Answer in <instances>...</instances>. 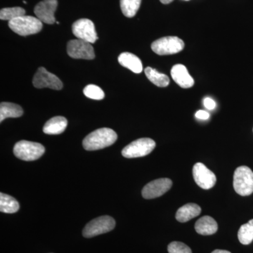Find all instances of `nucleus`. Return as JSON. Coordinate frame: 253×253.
Returning a JSON list of instances; mask_svg holds the SVG:
<instances>
[{
    "label": "nucleus",
    "instance_id": "f257e3e1",
    "mask_svg": "<svg viewBox=\"0 0 253 253\" xmlns=\"http://www.w3.org/2000/svg\"><path fill=\"white\" fill-rule=\"evenodd\" d=\"M118 135L116 131L110 128H100L84 138L83 145L86 151H96L104 149L116 142Z\"/></svg>",
    "mask_w": 253,
    "mask_h": 253
},
{
    "label": "nucleus",
    "instance_id": "f03ea898",
    "mask_svg": "<svg viewBox=\"0 0 253 253\" xmlns=\"http://www.w3.org/2000/svg\"><path fill=\"white\" fill-rule=\"evenodd\" d=\"M9 27L19 36H28L41 32L43 26L38 18L25 15L9 21Z\"/></svg>",
    "mask_w": 253,
    "mask_h": 253
},
{
    "label": "nucleus",
    "instance_id": "7ed1b4c3",
    "mask_svg": "<svg viewBox=\"0 0 253 253\" xmlns=\"http://www.w3.org/2000/svg\"><path fill=\"white\" fill-rule=\"evenodd\" d=\"M45 152L44 146L40 143L22 140L15 144L14 154L19 159L26 161H36Z\"/></svg>",
    "mask_w": 253,
    "mask_h": 253
},
{
    "label": "nucleus",
    "instance_id": "20e7f679",
    "mask_svg": "<svg viewBox=\"0 0 253 253\" xmlns=\"http://www.w3.org/2000/svg\"><path fill=\"white\" fill-rule=\"evenodd\" d=\"M234 189L240 196H248L253 193V172L247 166H241L234 174Z\"/></svg>",
    "mask_w": 253,
    "mask_h": 253
},
{
    "label": "nucleus",
    "instance_id": "39448f33",
    "mask_svg": "<svg viewBox=\"0 0 253 253\" xmlns=\"http://www.w3.org/2000/svg\"><path fill=\"white\" fill-rule=\"evenodd\" d=\"M184 48V42L178 37L169 36L160 38L151 44V49L161 56L177 54Z\"/></svg>",
    "mask_w": 253,
    "mask_h": 253
},
{
    "label": "nucleus",
    "instance_id": "423d86ee",
    "mask_svg": "<svg viewBox=\"0 0 253 253\" xmlns=\"http://www.w3.org/2000/svg\"><path fill=\"white\" fill-rule=\"evenodd\" d=\"M116 226V221L110 216H101L89 221L84 228L83 236L92 238L112 231Z\"/></svg>",
    "mask_w": 253,
    "mask_h": 253
},
{
    "label": "nucleus",
    "instance_id": "0eeeda50",
    "mask_svg": "<svg viewBox=\"0 0 253 253\" xmlns=\"http://www.w3.org/2000/svg\"><path fill=\"white\" fill-rule=\"evenodd\" d=\"M156 145L153 139L141 138L126 146L123 149L122 155L126 158L144 157L154 151Z\"/></svg>",
    "mask_w": 253,
    "mask_h": 253
},
{
    "label": "nucleus",
    "instance_id": "6e6552de",
    "mask_svg": "<svg viewBox=\"0 0 253 253\" xmlns=\"http://www.w3.org/2000/svg\"><path fill=\"white\" fill-rule=\"evenodd\" d=\"M73 35L78 38L93 44L97 41L94 23L87 18H82L73 23L72 26Z\"/></svg>",
    "mask_w": 253,
    "mask_h": 253
},
{
    "label": "nucleus",
    "instance_id": "1a4fd4ad",
    "mask_svg": "<svg viewBox=\"0 0 253 253\" xmlns=\"http://www.w3.org/2000/svg\"><path fill=\"white\" fill-rule=\"evenodd\" d=\"M67 52L73 59L92 60L95 58L94 48L91 43L80 39L68 42Z\"/></svg>",
    "mask_w": 253,
    "mask_h": 253
},
{
    "label": "nucleus",
    "instance_id": "9d476101",
    "mask_svg": "<svg viewBox=\"0 0 253 253\" xmlns=\"http://www.w3.org/2000/svg\"><path fill=\"white\" fill-rule=\"evenodd\" d=\"M35 87H48L55 90H61L63 88V83L57 76L46 71L44 67L38 68L33 80Z\"/></svg>",
    "mask_w": 253,
    "mask_h": 253
},
{
    "label": "nucleus",
    "instance_id": "9b49d317",
    "mask_svg": "<svg viewBox=\"0 0 253 253\" xmlns=\"http://www.w3.org/2000/svg\"><path fill=\"white\" fill-rule=\"evenodd\" d=\"M193 176L198 186L206 190L212 189L217 181L215 174L201 163L194 165Z\"/></svg>",
    "mask_w": 253,
    "mask_h": 253
},
{
    "label": "nucleus",
    "instance_id": "f8f14e48",
    "mask_svg": "<svg viewBox=\"0 0 253 253\" xmlns=\"http://www.w3.org/2000/svg\"><path fill=\"white\" fill-rule=\"evenodd\" d=\"M172 186V180L168 178L156 179L143 188L142 196L146 199H156L168 192Z\"/></svg>",
    "mask_w": 253,
    "mask_h": 253
},
{
    "label": "nucleus",
    "instance_id": "ddd939ff",
    "mask_svg": "<svg viewBox=\"0 0 253 253\" xmlns=\"http://www.w3.org/2000/svg\"><path fill=\"white\" fill-rule=\"evenodd\" d=\"M57 6V0H43L35 7V14L42 22L46 24H54L56 22L54 13Z\"/></svg>",
    "mask_w": 253,
    "mask_h": 253
},
{
    "label": "nucleus",
    "instance_id": "4468645a",
    "mask_svg": "<svg viewBox=\"0 0 253 253\" xmlns=\"http://www.w3.org/2000/svg\"><path fill=\"white\" fill-rule=\"evenodd\" d=\"M171 76L178 85L184 89L194 86V80L189 74L187 68L184 65L176 64L171 70Z\"/></svg>",
    "mask_w": 253,
    "mask_h": 253
},
{
    "label": "nucleus",
    "instance_id": "2eb2a0df",
    "mask_svg": "<svg viewBox=\"0 0 253 253\" xmlns=\"http://www.w3.org/2000/svg\"><path fill=\"white\" fill-rule=\"evenodd\" d=\"M195 229L196 232L201 235H212L218 230L217 223L212 217L204 216L196 221Z\"/></svg>",
    "mask_w": 253,
    "mask_h": 253
},
{
    "label": "nucleus",
    "instance_id": "dca6fc26",
    "mask_svg": "<svg viewBox=\"0 0 253 253\" xmlns=\"http://www.w3.org/2000/svg\"><path fill=\"white\" fill-rule=\"evenodd\" d=\"M118 62L123 67L128 68L134 73H141L143 71L142 63L136 55L123 52L118 56Z\"/></svg>",
    "mask_w": 253,
    "mask_h": 253
},
{
    "label": "nucleus",
    "instance_id": "f3484780",
    "mask_svg": "<svg viewBox=\"0 0 253 253\" xmlns=\"http://www.w3.org/2000/svg\"><path fill=\"white\" fill-rule=\"evenodd\" d=\"M201 212V208L199 205L188 204L179 208L176 213V219L179 222H186L193 218L197 217Z\"/></svg>",
    "mask_w": 253,
    "mask_h": 253
},
{
    "label": "nucleus",
    "instance_id": "a211bd4d",
    "mask_svg": "<svg viewBox=\"0 0 253 253\" xmlns=\"http://www.w3.org/2000/svg\"><path fill=\"white\" fill-rule=\"evenodd\" d=\"M68 126V121L62 116L51 118L44 125L43 131L46 134H60L63 133Z\"/></svg>",
    "mask_w": 253,
    "mask_h": 253
},
{
    "label": "nucleus",
    "instance_id": "6ab92c4d",
    "mask_svg": "<svg viewBox=\"0 0 253 253\" xmlns=\"http://www.w3.org/2000/svg\"><path fill=\"white\" fill-rule=\"evenodd\" d=\"M23 114V110L19 105L9 102L0 104V122L8 118H19Z\"/></svg>",
    "mask_w": 253,
    "mask_h": 253
},
{
    "label": "nucleus",
    "instance_id": "aec40b11",
    "mask_svg": "<svg viewBox=\"0 0 253 253\" xmlns=\"http://www.w3.org/2000/svg\"><path fill=\"white\" fill-rule=\"evenodd\" d=\"M144 72L148 79L155 85L159 86V87H166L169 85V79L168 76L158 72L157 70L147 67L145 68Z\"/></svg>",
    "mask_w": 253,
    "mask_h": 253
},
{
    "label": "nucleus",
    "instance_id": "412c9836",
    "mask_svg": "<svg viewBox=\"0 0 253 253\" xmlns=\"http://www.w3.org/2000/svg\"><path fill=\"white\" fill-rule=\"evenodd\" d=\"M19 208L18 201L12 196L3 193L0 194V211L1 212L12 214L18 212Z\"/></svg>",
    "mask_w": 253,
    "mask_h": 253
},
{
    "label": "nucleus",
    "instance_id": "4be33fe9",
    "mask_svg": "<svg viewBox=\"0 0 253 253\" xmlns=\"http://www.w3.org/2000/svg\"><path fill=\"white\" fill-rule=\"evenodd\" d=\"M238 238L241 244L249 245L253 241V219L240 227Z\"/></svg>",
    "mask_w": 253,
    "mask_h": 253
},
{
    "label": "nucleus",
    "instance_id": "5701e85b",
    "mask_svg": "<svg viewBox=\"0 0 253 253\" xmlns=\"http://www.w3.org/2000/svg\"><path fill=\"white\" fill-rule=\"evenodd\" d=\"M141 0H121V8L123 14L127 18L135 16L140 7Z\"/></svg>",
    "mask_w": 253,
    "mask_h": 253
},
{
    "label": "nucleus",
    "instance_id": "b1692460",
    "mask_svg": "<svg viewBox=\"0 0 253 253\" xmlns=\"http://www.w3.org/2000/svg\"><path fill=\"white\" fill-rule=\"evenodd\" d=\"M26 11L21 7L4 8L0 11V18L4 21H11L20 16H25Z\"/></svg>",
    "mask_w": 253,
    "mask_h": 253
},
{
    "label": "nucleus",
    "instance_id": "393cba45",
    "mask_svg": "<svg viewBox=\"0 0 253 253\" xmlns=\"http://www.w3.org/2000/svg\"><path fill=\"white\" fill-rule=\"evenodd\" d=\"M83 93L86 97L94 100H102L105 97L104 91L95 84H89L83 89Z\"/></svg>",
    "mask_w": 253,
    "mask_h": 253
},
{
    "label": "nucleus",
    "instance_id": "a878e982",
    "mask_svg": "<svg viewBox=\"0 0 253 253\" xmlns=\"http://www.w3.org/2000/svg\"><path fill=\"white\" fill-rule=\"evenodd\" d=\"M168 251L169 253H192L189 246L178 241L170 243L168 246Z\"/></svg>",
    "mask_w": 253,
    "mask_h": 253
},
{
    "label": "nucleus",
    "instance_id": "bb28decb",
    "mask_svg": "<svg viewBox=\"0 0 253 253\" xmlns=\"http://www.w3.org/2000/svg\"><path fill=\"white\" fill-rule=\"evenodd\" d=\"M204 104L205 107L208 110H213L216 107V103L211 98L207 97L204 99Z\"/></svg>",
    "mask_w": 253,
    "mask_h": 253
},
{
    "label": "nucleus",
    "instance_id": "cd10ccee",
    "mask_svg": "<svg viewBox=\"0 0 253 253\" xmlns=\"http://www.w3.org/2000/svg\"><path fill=\"white\" fill-rule=\"evenodd\" d=\"M196 117L200 120H208L210 118V114L206 111L200 110L196 113Z\"/></svg>",
    "mask_w": 253,
    "mask_h": 253
},
{
    "label": "nucleus",
    "instance_id": "c85d7f7f",
    "mask_svg": "<svg viewBox=\"0 0 253 253\" xmlns=\"http://www.w3.org/2000/svg\"><path fill=\"white\" fill-rule=\"evenodd\" d=\"M212 253H231L229 251H224V250H215Z\"/></svg>",
    "mask_w": 253,
    "mask_h": 253
},
{
    "label": "nucleus",
    "instance_id": "c756f323",
    "mask_svg": "<svg viewBox=\"0 0 253 253\" xmlns=\"http://www.w3.org/2000/svg\"><path fill=\"white\" fill-rule=\"evenodd\" d=\"M160 1H161V2L163 3V4H169V3L172 2L174 0H160Z\"/></svg>",
    "mask_w": 253,
    "mask_h": 253
},
{
    "label": "nucleus",
    "instance_id": "7c9ffc66",
    "mask_svg": "<svg viewBox=\"0 0 253 253\" xmlns=\"http://www.w3.org/2000/svg\"><path fill=\"white\" fill-rule=\"evenodd\" d=\"M23 3H24V4H27V1H23Z\"/></svg>",
    "mask_w": 253,
    "mask_h": 253
}]
</instances>
